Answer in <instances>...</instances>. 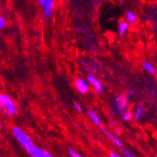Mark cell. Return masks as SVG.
Returning <instances> with one entry per match:
<instances>
[{
    "mask_svg": "<svg viewBox=\"0 0 157 157\" xmlns=\"http://www.w3.org/2000/svg\"><path fill=\"white\" fill-rule=\"evenodd\" d=\"M122 152H123V154L125 155V157H136L135 154H134L131 151L127 150V149H122Z\"/></svg>",
    "mask_w": 157,
    "mask_h": 157,
    "instance_id": "obj_15",
    "label": "cell"
},
{
    "mask_svg": "<svg viewBox=\"0 0 157 157\" xmlns=\"http://www.w3.org/2000/svg\"><path fill=\"white\" fill-rule=\"evenodd\" d=\"M87 78H88V81H89V83L92 86V87L98 91V92H103V90H104V88H103V85H102V83L99 81V79H97L94 75H87Z\"/></svg>",
    "mask_w": 157,
    "mask_h": 157,
    "instance_id": "obj_5",
    "label": "cell"
},
{
    "mask_svg": "<svg viewBox=\"0 0 157 157\" xmlns=\"http://www.w3.org/2000/svg\"><path fill=\"white\" fill-rule=\"evenodd\" d=\"M129 94H130V95H133V94H135V91H133V90H130V91H129Z\"/></svg>",
    "mask_w": 157,
    "mask_h": 157,
    "instance_id": "obj_21",
    "label": "cell"
},
{
    "mask_svg": "<svg viewBox=\"0 0 157 157\" xmlns=\"http://www.w3.org/2000/svg\"><path fill=\"white\" fill-rule=\"evenodd\" d=\"M115 105H116L117 110L119 112H121V114L127 112L128 111V98H127V95H125V94L119 95L116 98Z\"/></svg>",
    "mask_w": 157,
    "mask_h": 157,
    "instance_id": "obj_3",
    "label": "cell"
},
{
    "mask_svg": "<svg viewBox=\"0 0 157 157\" xmlns=\"http://www.w3.org/2000/svg\"><path fill=\"white\" fill-rule=\"evenodd\" d=\"M6 25V20L4 17H1L0 18V29H3Z\"/></svg>",
    "mask_w": 157,
    "mask_h": 157,
    "instance_id": "obj_17",
    "label": "cell"
},
{
    "mask_svg": "<svg viewBox=\"0 0 157 157\" xmlns=\"http://www.w3.org/2000/svg\"><path fill=\"white\" fill-rule=\"evenodd\" d=\"M126 21L129 24H136V16L133 11H127L126 12Z\"/></svg>",
    "mask_w": 157,
    "mask_h": 157,
    "instance_id": "obj_12",
    "label": "cell"
},
{
    "mask_svg": "<svg viewBox=\"0 0 157 157\" xmlns=\"http://www.w3.org/2000/svg\"><path fill=\"white\" fill-rule=\"evenodd\" d=\"M121 117H122V120H123V121H131V120H132V118H133V114H132L131 112H129V111H127V112L121 114Z\"/></svg>",
    "mask_w": 157,
    "mask_h": 157,
    "instance_id": "obj_14",
    "label": "cell"
},
{
    "mask_svg": "<svg viewBox=\"0 0 157 157\" xmlns=\"http://www.w3.org/2000/svg\"><path fill=\"white\" fill-rule=\"evenodd\" d=\"M128 27H129V23H128L127 21H122L120 23L119 26H118V32L120 35H124L128 29Z\"/></svg>",
    "mask_w": 157,
    "mask_h": 157,
    "instance_id": "obj_11",
    "label": "cell"
},
{
    "mask_svg": "<svg viewBox=\"0 0 157 157\" xmlns=\"http://www.w3.org/2000/svg\"><path fill=\"white\" fill-rule=\"evenodd\" d=\"M143 68L147 71V72L151 73V74H154L155 73V68L148 61H144L143 62Z\"/></svg>",
    "mask_w": 157,
    "mask_h": 157,
    "instance_id": "obj_13",
    "label": "cell"
},
{
    "mask_svg": "<svg viewBox=\"0 0 157 157\" xmlns=\"http://www.w3.org/2000/svg\"><path fill=\"white\" fill-rule=\"evenodd\" d=\"M103 134L112 142V143L115 144L118 148H122V142L121 141V139L117 136H114L112 133H110L108 130L106 129H103Z\"/></svg>",
    "mask_w": 157,
    "mask_h": 157,
    "instance_id": "obj_6",
    "label": "cell"
},
{
    "mask_svg": "<svg viewBox=\"0 0 157 157\" xmlns=\"http://www.w3.org/2000/svg\"><path fill=\"white\" fill-rule=\"evenodd\" d=\"M109 157H123V156H121V155H120V154H118L116 152H110Z\"/></svg>",
    "mask_w": 157,
    "mask_h": 157,
    "instance_id": "obj_19",
    "label": "cell"
},
{
    "mask_svg": "<svg viewBox=\"0 0 157 157\" xmlns=\"http://www.w3.org/2000/svg\"><path fill=\"white\" fill-rule=\"evenodd\" d=\"M74 106L75 107V109H76L77 111H79V112L82 111V106H81L78 103H75V104H74Z\"/></svg>",
    "mask_w": 157,
    "mask_h": 157,
    "instance_id": "obj_18",
    "label": "cell"
},
{
    "mask_svg": "<svg viewBox=\"0 0 157 157\" xmlns=\"http://www.w3.org/2000/svg\"><path fill=\"white\" fill-rule=\"evenodd\" d=\"M89 118L90 119V121L97 126H99L100 128H103V122L101 121V119L99 118V116L97 115V113L93 110H89L88 112Z\"/></svg>",
    "mask_w": 157,
    "mask_h": 157,
    "instance_id": "obj_8",
    "label": "cell"
},
{
    "mask_svg": "<svg viewBox=\"0 0 157 157\" xmlns=\"http://www.w3.org/2000/svg\"><path fill=\"white\" fill-rule=\"evenodd\" d=\"M29 154H30L31 157H54L47 151L41 149V148H37V147Z\"/></svg>",
    "mask_w": 157,
    "mask_h": 157,
    "instance_id": "obj_7",
    "label": "cell"
},
{
    "mask_svg": "<svg viewBox=\"0 0 157 157\" xmlns=\"http://www.w3.org/2000/svg\"><path fill=\"white\" fill-rule=\"evenodd\" d=\"M11 133L13 135V136L16 138V140L19 142V144L28 152L30 153L35 148L36 146L34 145L33 141L31 140V138L29 137L25 132H24L21 128L17 127V126H14L12 127L11 129Z\"/></svg>",
    "mask_w": 157,
    "mask_h": 157,
    "instance_id": "obj_1",
    "label": "cell"
},
{
    "mask_svg": "<svg viewBox=\"0 0 157 157\" xmlns=\"http://www.w3.org/2000/svg\"><path fill=\"white\" fill-rule=\"evenodd\" d=\"M39 1V5L40 7H44V0H38Z\"/></svg>",
    "mask_w": 157,
    "mask_h": 157,
    "instance_id": "obj_20",
    "label": "cell"
},
{
    "mask_svg": "<svg viewBox=\"0 0 157 157\" xmlns=\"http://www.w3.org/2000/svg\"><path fill=\"white\" fill-rule=\"evenodd\" d=\"M56 0H44V15L46 18H49L54 9V4Z\"/></svg>",
    "mask_w": 157,
    "mask_h": 157,
    "instance_id": "obj_9",
    "label": "cell"
},
{
    "mask_svg": "<svg viewBox=\"0 0 157 157\" xmlns=\"http://www.w3.org/2000/svg\"><path fill=\"white\" fill-rule=\"evenodd\" d=\"M69 154L71 155V157H83L82 155H80L78 152H76L75 150L73 149H70L69 150Z\"/></svg>",
    "mask_w": 157,
    "mask_h": 157,
    "instance_id": "obj_16",
    "label": "cell"
},
{
    "mask_svg": "<svg viewBox=\"0 0 157 157\" xmlns=\"http://www.w3.org/2000/svg\"><path fill=\"white\" fill-rule=\"evenodd\" d=\"M75 88L77 89V90L80 93L86 94L90 90V86H89L87 81L80 77V78H77L76 81H75Z\"/></svg>",
    "mask_w": 157,
    "mask_h": 157,
    "instance_id": "obj_4",
    "label": "cell"
},
{
    "mask_svg": "<svg viewBox=\"0 0 157 157\" xmlns=\"http://www.w3.org/2000/svg\"><path fill=\"white\" fill-rule=\"evenodd\" d=\"M144 115V109L141 105H137L135 111H134V118L136 121H139Z\"/></svg>",
    "mask_w": 157,
    "mask_h": 157,
    "instance_id": "obj_10",
    "label": "cell"
},
{
    "mask_svg": "<svg viewBox=\"0 0 157 157\" xmlns=\"http://www.w3.org/2000/svg\"><path fill=\"white\" fill-rule=\"evenodd\" d=\"M0 105L1 108L4 110V112L8 116H14L18 111V107L16 104L12 101V99L7 95V94H1L0 95Z\"/></svg>",
    "mask_w": 157,
    "mask_h": 157,
    "instance_id": "obj_2",
    "label": "cell"
}]
</instances>
